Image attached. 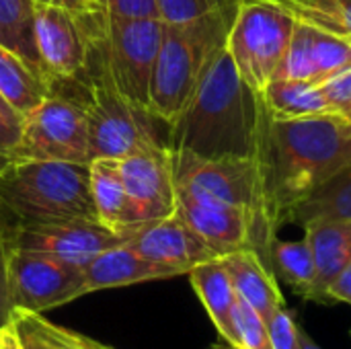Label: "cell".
Instances as JSON below:
<instances>
[{
	"instance_id": "cell-16",
	"label": "cell",
	"mask_w": 351,
	"mask_h": 349,
	"mask_svg": "<svg viewBox=\"0 0 351 349\" xmlns=\"http://www.w3.org/2000/svg\"><path fill=\"white\" fill-rule=\"evenodd\" d=\"M169 278H177L175 272L144 259L128 245H119L103 251L82 267L80 292L84 296L99 290L123 288V286H134L152 280H169Z\"/></svg>"
},
{
	"instance_id": "cell-26",
	"label": "cell",
	"mask_w": 351,
	"mask_h": 349,
	"mask_svg": "<svg viewBox=\"0 0 351 349\" xmlns=\"http://www.w3.org/2000/svg\"><path fill=\"white\" fill-rule=\"evenodd\" d=\"M12 327L23 349H80L82 335L58 327L39 313H12Z\"/></svg>"
},
{
	"instance_id": "cell-31",
	"label": "cell",
	"mask_w": 351,
	"mask_h": 349,
	"mask_svg": "<svg viewBox=\"0 0 351 349\" xmlns=\"http://www.w3.org/2000/svg\"><path fill=\"white\" fill-rule=\"evenodd\" d=\"M158 16L165 23H187L208 14L232 0H154Z\"/></svg>"
},
{
	"instance_id": "cell-2",
	"label": "cell",
	"mask_w": 351,
	"mask_h": 349,
	"mask_svg": "<svg viewBox=\"0 0 351 349\" xmlns=\"http://www.w3.org/2000/svg\"><path fill=\"white\" fill-rule=\"evenodd\" d=\"M259 115L261 95L241 78L222 47L187 107L169 123V150L204 158L255 156Z\"/></svg>"
},
{
	"instance_id": "cell-23",
	"label": "cell",
	"mask_w": 351,
	"mask_h": 349,
	"mask_svg": "<svg viewBox=\"0 0 351 349\" xmlns=\"http://www.w3.org/2000/svg\"><path fill=\"white\" fill-rule=\"evenodd\" d=\"M267 261L290 284V288L298 296L306 300L315 298L317 267H315V257L306 239L282 241L274 237L267 247Z\"/></svg>"
},
{
	"instance_id": "cell-1",
	"label": "cell",
	"mask_w": 351,
	"mask_h": 349,
	"mask_svg": "<svg viewBox=\"0 0 351 349\" xmlns=\"http://www.w3.org/2000/svg\"><path fill=\"white\" fill-rule=\"evenodd\" d=\"M255 158L276 230L288 212L351 167V121L339 113L274 117L261 99Z\"/></svg>"
},
{
	"instance_id": "cell-38",
	"label": "cell",
	"mask_w": 351,
	"mask_h": 349,
	"mask_svg": "<svg viewBox=\"0 0 351 349\" xmlns=\"http://www.w3.org/2000/svg\"><path fill=\"white\" fill-rule=\"evenodd\" d=\"M0 349H23L19 344V337H16L12 323L0 329Z\"/></svg>"
},
{
	"instance_id": "cell-30",
	"label": "cell",
	"mask_w": 351,
	"mask_h": 349,
	"mask_svg": "<svg viewBox=\"0 0 351 349\" xmlns=\"http://www.w3.org/2000/svg\"><path fill=\"white\" fill-rule=\"evenodd\" d=\"M228 344L241 349H271L265 319L241 296H237L232 306Z\"/></svg>"
},
{
	"instance_id": "cell-27",
	"label": "cell",
	"mask_w": 351,
	"mask_h": 349,
	"mask_svg": "<svg viewBox=\"0 0 351 349\" xmlns=\"http://www.w3.org/2000/svg\"><path fill=\"white\" fill-rule=\"evenodd\" d=\"M294 19L304 21L323 31L350 37L351 35V0H276Z\"/></svg>"
},
{
	"instance_id": "cell-5",
	"label": "cell",
	"mask_w": 351,
	"mask_h": 349,
	"mask_svg": "<svg viewBox=\"0 0 351 349\" xmlns=\"http://www.w3.org/2000/svg\"><path fill=\"white\" fill-rule=\"evenodd\" d=\"M173 179L177 187L208 195L222 204L234 206L247 212L253 220V245L267 261V247L278 230L271 224L261 169L255 156H226V158H204L185 150H171ZM269 263V261H267Z\"/></svg>"
},
{
	"instance_id": "cell-34",
	"label": "cell",
	"mask_w": 351,
	"mask_h": 349,
	"mask_svg": "<svg viewBox=\"0 0 351 349\" xmlns=\"http://www.w3.org/2000/svg\"><path fill=\"white\" fill-rule=\"evenodd\" d=\"M329 109L333 113L346 115L351 109V68L337 72L335 76L319 84Z\"/></svg>"
},
{
	"instance_id": "cell-35",
	"label": "cell",
	"mask_w": 351,
	"mask_h": 349,
	"mask_svg": "<svg viewBox=\"0 0 351 349\" xmlns=\"http://www.w3.org/2000/svg\"><path fill=\"white\" fill-rule=\"evenodd\" d=\"M8 239L0 222V329L12 321V302H10V280H8Z\"/></svg>"
},
{
	"instance_id": "cell-25",
	"label": "cell",
	"mask_w": 351,
	"mask_h": 349,
	"mask_svg": "<svg viewBox=\"0 0 351 349\" xmlns=\"http://www.w3.org/2000/svg\"><path fill=\"white\" fill-rule=\"evenodd\" d=\"M317 218H333V220H351V167L337 173L325 185H321L306 200L296 204L288 216L286 224L294 222L304 226Z\"/></svg>"
},
{
	"instance_id": "cell-29",
	"label": "cell",
	"mask_w": 351,
	"mask_h": 349,
	"mask_svg": "<svg viewBox=\"0 0 351 349\" xmlns=\"http://www.w3.org/2000/svg\"><path fill=\"white\" fill-rule=\"evenodd\" d=\"M276 78L308 80L317 84V72H315V62L311 53V25L308 23L296 19L290 45L276 72Z\"/></svg>"
},
{
	"instance_id": "cell-22",
	"label": "cell",
	"mask_w": 351,
	"mask_h": 349,
	"mask_svg": "<svg viewBox=\"0 0 351 349\" xmlns=\"http://www.w3.org/2000/svg\"><path fill=\"white\" fill-rule=\"evenodd\" d=\"M261 99L274 117H308L333 113L319 84L308 80L274 78L263 91Z\"/></svg>"
},
{
	"instance_id": "cell-21",
	"label": "cell",
	"mask_w": 351,
	"mask_h": 349,
	"mask_svg": "<svg viewBox=\"0 0 351 349\" xmlns=\"http://www.w3.org/2000/svg\"><path fill=\"white\" fill-rule=\"evenodd\" d=\"M88 175H90V195H93L97 218L105 226L130 234L128 195H125L119 160L95 158L88 163Z\"/></svg>"
},
{
	"instance_id": "cell-45",
	"label": "cell",
	"mask_w": 351,
	"mask_h": 349,
	"mask_svg": "<svg viewBox=\"0 0 351 349\" xmlns=\"http://www.w3.org/2000/svg\"><path fill=\"white\" fill-rule=\"evenodd\" d=\"M348 39H350V41H351V35H350V37H348Z\"/></svg>"
},
{
	"instance_id": "cell-19",
	"label": "cell",
	"mask_w": 351,
	"mask_h": 349,
	"mask_svg": "<svg viewBox=\"0 0 351 349\" xmlns=\"http://www.w3.org/2000/svg\"><path fill=\"white\" fill-rule=\"evenodd\" d=\"M187 276L220 337L224 341H230V315L237 292L222 257H214L195 265Z\"/></svg>"
},
{
	"instance_id": "cell-14",
	"label": "cell",
	"mask_w": 351,
	"mask_h": 349,
	"mask_svg": "<svg viewBox=\"0 0 351 349\" xmlns=\"http://www.w3.org/2000/svg\"><path fill=\"white\" fill-rule=\"evenodd\" d=\"M175 214L218 257L253 245V220L234 206L175 185Z\"/></svg>"
},
{
	"instance_id": "cell-7",
	"label": "cell",
	"mask_w": 351,
	"mask_h": 349,
	"mask_svg": "<svg viewBox=\"0 0 351 349\" xmlns=\"http://www.w3.org/2000/svg\"><path fill=\"white\" fill-rule=\"evenodd\" d=\"M162 31L165 21L158 16L101 14V31L95 43L99 68L123 97L142 107H148Z\"/></svg>"
},
{
	"instance_id": "cell-3",
	"label": "cell",
	"mask_w": 351,
	"mask_h": 349,
	"mask_svg": "<svg viewBox=\"0 0 351 349\" xmlns=\"http://www.w3.org/2000/svg\"><path fill=\"white\" fill-rule=\"evenodd\" d=\"M76 218L99 220L88 165L6 160L0 167V222L6 230Z\"/></svg>"
},
{
	"instance_id": "cell-15",
	"label": "cell",
	"mask_w": 351,
	"mask_h": 349,
	"mask_svg": "<svg viewBox=\"0 0 351 349\" xmlns=\"http://www.w3.org/2000/svg\"><path fill=\"white\" fill-rule=\"evenodd\" d=\"M125 245L175 276L189 274L195 265L218 257L177 214L136 226Z\"/></svg>"
},
{
	"instance_id": "cell-10",
	"label": "cell",
	"mask_w": 351,
	"mask_h": 349,
	"mask_svg": "<svg viewBox=\"0 0 351 349\" xmlns=\"http://www.w3.org/2000/svg\"><path fill=\"white\" fill-rule=\"evenodd\" d=\"M10 160L90 163L86 105L51 93L25 115L21 142Z\"/></svg>"
},
{
	"instance_id": "cell-13",
	"label": "cell",
	"mask_w": 351,
	"mask_h": 349,
	"mask_svg": "<svg viewBox=\"0 0 351 349\" xmlns=\"http://www.w3.org/2000/svg\"><path fill=\"white\" fill-rule=\"evenodd\" d=\"M128 195V226L162 220L175 214V179L171 150L156 146L119 160Z\"/></svg>"
},
{
	"instance_id": "cell-44",
	"label": "cell",
	"mask_w": 351,
	"mask_h": 349,
	"mask_svg": "<svg viewBox=\"0 0 351 349\" xmlns=\"http://www.w3.org/2000/svg\"><path fill=\"white\" fill-rule=\"evenodd\" d=\"M343 117H348V119H350V121H351V109H350V111H348V113H346V115H343Z\"/></svg>"
},
{
	"instance_id": "cell-33",
	"label": "cell",
	"mask_w": 351,
	"mask_h": 349,
	"mask_svg": "<svg viewBox=\"0 0 351 349\" xmlns=\"http://www.w3.org/2000/svg\"><path fill=\"white\" fill-rule=\"evenodd\" d=\"M267 333L271 349H300V327L296 325L294 315L284 306H280L267 321Z\"/></svg>"
},
{
	"instance_id": "cell-12",
	"label": "cell",
	"mask_w": 351,
	"mask_h": 349,
	"mask_svg": "<svg viewBox=\"0 0 351 349\" xmlns=\"http://www.w3.org/2000/svg\"><path fill=\"white\" fill-rule=\"evenodd\" d=\"M128 237L130 234L105 226L101 220L86 218L16 226L6 230L8 249L45 253L78 267H84L107 249L125 245Z\"/></svg>"
},
{
	"instance_id": "cell-39",
	"label": "cell",
	"mask_w": 351,
	"mask_h": 349,
	"mask_svg": "<svg viewBox=\"0 0 351 349\" xmlns=\"http://www.w3.org/2000/svg\"><path fill=\"white\" fill-rule=\"evenodd\" d=\"M35 2H41V4H62V6H68V8H74V10H84V12H95L97 10L86 0H35Z\"/></svg>"
},
{
	"instance_id": "cell-18",
	"label": "cell",
	"mask_w": 351,
	"mask_h": 349,
	"mask_svg": "<svg viewBox=\"0 0 351 349\" xmlns=\"http://www.w3.org/2000/svg\"><path fill=\"white\" fill-rule=\"evenodd\" d=\"M232 280L237 296L251 304L265 321L284 306V296L278 288L269 263L253 249H239L222 257Z\"/></svg>"
},
{
	"instance_id": "cell-41",
	"label": "cell",
	"mask_w": 351,
	"mask_h": 349,
	"mask_svg": "<svg viewBox=\"0 0 351 349\" xmlns=\"http://www.w3.org/2000/svg\"><path fill=\"white\" fill-rule=\"evenodd\" d=\"M80 349H111V348L101 346V344H97V341H93V339H88V337H82V341H80Z\"/></svg>"
},
{
	"instance_id": "cell-43",
	"label": "cell",
	"mask_w": 351,
	"mask_h": 349,
	"mask_svg": "<svg viewBox=\"0 0 351 349\" xmlns=\"http://www.w3.org/2000/svg\"><path fill=\"white\" fill-rule=\"evenodd\" d=\"M86 2H88V4H90L93 8H97V10H101V6H99V2H97V0H86Z\"/></svg>"
},
{
	"instance_id": "cell-6",
	"label": "cell",
	"mask_w": 351,
	"mask_h": 349,
	"mask_svg": "<svg viewBox=\"0 0 351 349\" xmlns=\"http://www.w3.org/2000/svg\"><path fill=\"white\" fill-rule=\"evenodd\" d=\"M84 105L88 113L90 160H121L148 148H169L167 136L160 134V125H167V121L148 107L136 105L123 97L101 68L88 84V101H84Z\"/></svg>"
},
{
	"instance_id": "cell-40",
	"label": "cell",
	"mask_w": 351,
	"mask_h": 349,
	"mask_svg": "<svg viewBox=\"0 0 351 349\" xmlns=\"http://www.w3.org/2000/svg\"><path fill=\"white\" fill-rule=\"evenodd\" d=\"M300 349H321L304 331H300Z\"/></svg>"
},
{
	"instance_id": "cell-24",
	"label": "cell",
	"mask_w": 351,
	"mask_h": 349,
	"mask_svg": "<svg viewBox=\"0 0 351 349\" xmlns=\"http://www.w3.org/2000/svg\"><path fill=\"white\" fill-rule=\"evenodd\" d=\"M35 0H0V45L43 72L35 45Z\"/></svg>"
},
{
	"instance_id": "cell-8",
	"label": "cell",
	"mask_w": 351,
	"mask_h": 349,
	"mask_svg": "<svg viewBox=\"0 0 351 349\" xmlns=\"http://www.w3.org/2000/svg\"><path fill=\"white\" fill-rule=\"evenodd\" d=\"M294 14L276 0H239L226 49L241 78L259 95L276 78L294 31Z\"/></svg>"
},
{
	"instance_id": "cell-11",
	"label": "cell",
	"mask_w": 351,
	"mask_h": 349,
	"mask_svg": "<svg viewBox=\"0 0 351 349\" xmlns=\"http://www.w3.org/2000/svg\"><path fill=\"white\" fill-rule=\"evenodd\" d=\"M8 280L12 313H45L82 296V267L45 253L10 249Z\"/></svg>"
},
{
	"instance_id": "cell-32",
	"label": "cell",
	"mask_w": 351,
	"mask_h": 349,
	"mask_svg": "<svg viewBox=\"0 0 351 349\" xmlns=\"http://www.w3.org/2000/svg\"><path fill=\"white\" fill-rule=\"evenodd\" d=\"M25 128V115L0 95V158L10 160Z\"/></svg>"
},
{
	"instance_id": "cell-4",
	"label": "cell",
	"mask_w": 351,
	"mask_h": 349,
	"mask_svg": "<svg viewBox=\"0 0 351 349\" xmlns=\"http://www.w3.org/2000/svg\"><path fill=\"white\" fill-rule=\"evenodd\" d=\"M237 2L187 23H165L148 97L150 111L162 121L171 123L187 107L214 58L226 47Z\"/></svg>"
},
{
	"instance_id": "cell-9",
	"label": "cell",
	"mask_w": 351,
	"mask_h": 349,
	"mask_svg": "<svg viewBox=\"0 0 351 349\" xmlns=\"http://www.w3.org/2000/svg\"><path fill=\"white\" fill-rule=\"evenodd\" d=\"M103 10L84 12L62 4L35 6V45L51 82L80 76L93 60Z\"/></svg>"
},
{
	"instance_id": "cell-28",
	"label": "cell",
	"mask_w": 351,
	"mask_h": 349,
	"mask_svg": "<svg viewBox=\"0 0 351 349\" xmlns=\"http://www.w3.org/2000/svg\"><path fill=\"white\" fill-rule=\"evenodd\" d=\"M311 53L317 72V84L351 68V41L348 37L323 31L311 25Z\"/></svg>"
},
{
	"instance_id": "cell-36",
	"label": "cell",
	"mask_w": 351,
	"mask_h": 349,
	"mask_svg": "<svg viewBox=\"0 0 351 349\" xmlns=\"http://www.w3.org/2000/svg\"><path fill=\"white\" fill-rule=\"evenodd\" d=\"M101 10L111 16H158L154 0H97ZM160 19V16H158Z\"/></svg>"
},
{
	"instance_id": "cell-37",
	"label": "cell",
	"mask_w": 351,
	"mask_h": 349,
	"mask_svg": "<svg viewBox=\"0 0 351 349\" xmlns=\"http://www.w3.org/2000/svg\"><path fill=\"white\" fill-rule=\"evenodd\" d=\"M329 302H348L351 304V261L341 269V274L327 288Z\"/></svg>"
},
{
	"instance_id": "cell-42",
	"label": "cell",
	"mask_w": 351,
	"mask_h": 349,
	"mask_svg": "<svg viewBox=\"0 0 351 349\" xmlns=\"http://www.w3.org/2000/svg\"><path fill=\"white\" fill-rule=\"evenodd\" d=\"M210 349H241V348H237V346H232V344H228V341H224V339H222V341H218L216 346H212Z\"/></svg>"
},
{
	"instance_id": "cell-17",
	"label": "cell",
	"mask_w": 351,
	"mask_h": 349,
	"mask_svg": "<svg viewBox=\"0 0 351 349\" xmlns=\"http://www.w3.org/2000/svg\"><path fill=\"white\" fill-rule=\"evenodd\" d=\"M304 239L317 267L315 302H329L327 288L351 261V220L317 218L304 224Z\"/></svg>"
},
{
	"instance_id": "cell-20",
	"label": "cell",
	"mask_w": 351,
	"mask_h": 349,
	"mask_svg": "<svg viewBox=\"0 0 351 349\" xmlns=\"http://www.w3.org/2000/svg\"><path fill=\"white\" fill-rule=\"evenodd\" d=\"M53 93V82L23 58L0 45V95L29 115Z\"/></svg>"
}]
</instances>
